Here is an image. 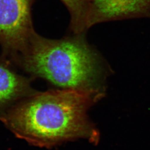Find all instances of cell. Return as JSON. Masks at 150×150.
Wrapping results in <instances>:
<instances>
[{
    "instance_id": "3",
    "label": "cell",
    "mask_w": 150,
    "mask_h": 150,
    "mask_svg": "<svg viewBox=\"0 0 150 150\" xmlns=\"http://www.w3.org/2000/svg\"><path fill=\"white\" fill-rule=\"evenodd\" d=\"M35 0H0V45L5 57L14 62L36 32L31 10Z\"/></svg>"
},
{
    "instance_id": "5",
    "label": "cell",
    "mask_w": 150,
    "mask_h": 150,
    "mask_svg": "<svg viewBox=\"0 0 150 150\" xmlns=\"http://www.w3.org/2000/svg\"><path fill=\"white\" fill-rule=\"evenodd\" d=\"M27 78L0 61V115L17 102L35 93Z\"/></svg>"
},
{
    "instance_id": "6",
    "label": "cell",
    "mask_w": 150,
    "mask_h": 150,
    "mask_svg": "<svg viewBox=\"0 0 150 150\" xmlns=\"http://www.w3.org/2000/svg\"><path fill=\"white\" fill-rule=\"evenodd\" d=\"M69 12L70 28L74 35L84 34L88 29L89 0H60Z\"/></svg>"
},
{
    "instance_id": "4",
    "label": "cell",
    "mask_w": 150,
    "mask_h": 150,
    "mask_svg": "<svg viewBox=\"0 0 150 150\" xmlns=\"http://www.w3.org/2000/svg\"><path fill=\"white\" fill-rule=\"evenodd\" d=\"M88 26L105 22L150 17V0H89Z\"/></svg>"
},
{
    "instance_id": "2",
    "label": "cell",
    "mask_w": 150,
    "mask_h": 150,
    "mask_svg": "<svg viewBox=\"0 0 150 150\" xmlns=\"http://www.w3.org/2000/svg\"><path fill=\"white\" fill-rule=\"evenodd\" d=\"M84 36L52 40L35 32L15 63L64 89L102 92L104 67Z\"/></svg>"
},
{
    "instance_id": "1",
    "label": "cell",
    "mask_w": 150,
    "mask_h": 150,
    "mask_svg": "<svg viewBox=\"0 0 150 150\" xmlns=\"http://www.w3.org/2000/svg\"><path fill=\"white\" fill-rule=\"evenodd\" d=\"M102 94L74 89L36 92L8 108L0 120L18 138L36 146L48 148L79 139L96 143L98 134L87 111Z\"/></svg>"
}]
</instances>
